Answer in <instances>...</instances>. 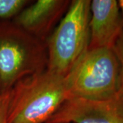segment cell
<instances>
[{
    "mask_svg": "<svg viewBox=\"0 0 123 123\" xmlns=\"http://www.w3.org/2000/svg\"><path fill=\"white\" fill-rule=\"evenodd\" d=\"M69 98L66 77L48 70L26 77L9 92L7 123H46Z\"/></svg>",
    "mask_w": 123,
    "mask_h": 123,
    "instance_id": "cell-1",
    "label": "cell"
},
{
    "mask_svg": "<svg viewBox=\"0 0 123 123\" xmlns=\"http://www.w3.org/2000/svg\"><path fill=\"white\" fill-rule=\"evenodd\" d=\"M46 42L10 20L0 21V94H8L23 78L47 70Z\"/></svg>",
    "mask_w": 123,
    "mask_h": 123,
    "instance_id": "cell-2",
    "label": "cell"
},
{
    "mask_svg": "<svg viewBox=\"0 0 123 123\" xmlns=\"http://www.w3.org/2000/svg\"><path fill=\"white\" fill-rule=\"evenodd\" d=\"M90 0L70 1L66 14L47 41V70L66 77L88 49Z\"/></svg>",
    "mask_w": 123,
    "mask_h": 123,
    "instance_id": "cell-3",
    "label": "cell"
},
{
    "mask_svg": "<svg viewBox=\"0 0 123 123\" xmlns=\"http://www.w3.org/2000/svg\"><path fill=\"white\" fill-rule=\"evenodd\" d=\"M66 80L70 97L105 100L118 96L120 64L114 49H88Z\"/></svg>",
    "mask_w": 123,
    "mask_h": 123,
    "instance_id": "cell-4",
    "label": "cell"
},
{
    "mask_svg": "<svg viewBox=\"0 0 123 123\" xmlns=\"http://www.w3.org/2000/svg\"><path fill=\"white\" fill-rule=\"evenodd\" d=\"M46 123H123V97L105 100L70 97Z\"/></svg>",
    "mask_w": 123,
    "mask_h": 123,
    "instance_id": "cell-5",
    "label": "cell"
},
{
    "mask_svg": "<svg viewBox=\"0 0 123 123\" xmlns=\"http://www.w3.org/2000/svg\"><path fill=\"white\" fill-rule=\"evenodd\" d=\"M70 4L69 0H38L23 9L12 21L28 34L46 42Z\"/></svg>",
    "mask_w": 123,
    "mask_h": 123,
    "instance_id": "cell-6",
    "label": "cell"
},
{
    "mask_svg": "<svg viewBox=\"0 0 123 123\" xmlns=\"http://www.w3.org/2000/svg\"><path fill=\"white\" fill-rule=\"evenodd\" d=\"M89 27L88 49H113L123 29L118 1H91Z\"/></svg>",
    "mask_w": 123,
    "mask_h": 123,
    "instance_id": "cell-7",
    "label": "cell"
},
{
    "mask_svg": "<svg viewBox=\"0 0 123 123\" xmlns=\"http://www.w3.org/2000/svg\"><path fill=\"white\" fill-rule=\"evenodd\" d=\"M33 1L0 0V21L10 20Z\"/></svg>",
    "mask_w": 123,
    "mask_h": 123,
    "instance_id": "cell-8",
    "label": "cell"
},
{
    "mask_svg": "<svg viewBox=\"0 0 123 123\" xmlns=\"http://www.w3.org/2000/svg\"><path fill=\"white\" fill-rule=\"evenodd\" d=\"M120 64V89L118 95L123 97V29L113 47Z\"/></svg>",
    "mask_w": 123,
    "mask_h": 123,
    "instance_id": "cell-9",
    "label": "cell"
},
{
    "mask_svg": "<svg viewBox=\"0 0 123 123\" xmlns=\"http://www.w3.org/2000/svg\"><path fill=\"white\" fill-rule=\"evenodd\" d=\"M9 94H0V123H7V112Z\"/></svg>",
    "mask_w": 123,
    "mask_h": 123,
    "instance_id": "cell-10",
    "label": "cell"
},
{
    "mask_svg": "<svg viewBox=\"0 0 123 123\" xmlns=\"http://www.w3.org/2000/svg\"><path fill=\"white\" fill-rule=\"evenodd\" d=\"M118 4L119 6V8L120 10V14H121V17H122V21L123 23V0H119L118 1Z\"/></svg>",
    "mask_w": 123,
    "mask_h": 123,
    "instance_id": "cell-11",
    "label": "cell"
}]
</instances>
